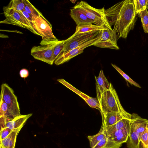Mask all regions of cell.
I'll return each mask as SVG.
<instances>
[{
  "mask_svg": "<svg viewBox=\"0 0 148 148\" xmlns=\"http://www.w3.org/2000/svg\"><path fill=\"white\" fill-rule=\"evenodd\" d=\"M133 0H125L118 2L105 10L109 25L116 34L118 38H125L134 28L136 20Z\"/></svg>",
  "mask_w": 148,
  "mask_h": 148,
  "instance_id": "cell-1",
  "label": "cell"
},
{
  "mask_svg": "<svg viewBox=\"0 0 148 148\" xmlns=\"http://www.w3.org/2000/svg\"><path fill=\"white\" fill-rule=\"evenodd\" d=\"M32 115V113H30L17 116L12 120L0 125L1 129L4 127H8L12 130L24 126L27 119Z\"/></svg>",
  "mask_w": 148,
  "mask_h": 148,
  "instance_id": "cell-15",
  "label": "cell"
},
{
  "mask_svg": "<svg viewBox=\"0 0 148 148\" xmlns=\"http://www.w3.org/2000/svg\"><path fill=\"white\" fill-rule=\"evenodd\" d=\"M79 96L81 97L91 107L95 108L100 111L99 103L97 98L91 97L82 92Z\"/></svg>",
  "mask_w": 148,
  "mask_h": 148,
  "instance_id": "cell-21",
  "label": "cell"
},
{
  "mask_svg": "<svg viewBox=\"0 0 148 148\" xmlns=\"http://www.w3.org/2000/svg\"><path fill=\"white\" fill-rule=\"evenodd\" d=\"M33 28L42 37L43 41L57 39L52 32L51 25L43 15L33 19Z\"/></svg>",
  "mask_w": 148,
  "mask_h": 148,
  "instance_id": "cell-8",
  "label": "cell"
},
{
  "mask_svg": "<svg viewBox=\"0 0 148 148\" xmlns=\"http://www.w3.org/2000/svg\"><path fill=\"white\" fill-rule=\"evenodd\" d=\"M106 28H107L91 24L81 26H76L75 33L78 34L94 31H100Z\"/></svg>",
  "mask_w": 148,
  "mask_h": 148,
  "instance_id": "cell-20",
  "label": "cell"
},
{
  "mask_svg": "<svg viewBox=\"0 0 148 148\" xmlns=\"http://www.w3.org/2000/svg\"><path fill=\"white\" fill-rule=\"evenodd\" d=\"M1 99L7 104L8 107V120H12L21 115L17 97L14 94L13 90L6 83L1 86Z\"/></svg>",
  "mask_w": 148,
  "mask_h": 148,
  "instance_id": "cell-4",
  "label": "cell"
},
{
  "mask_svg": "<svg viewBox=\"0 0 148 148\" xmlns=\"http://www.w3.org/2000/svg\"><path fill=\"white\" fill-rule=\"evenodd\" d=\"M140 143L142 148H148V124L141 136Z\"/></svg>",
  "mask_w": 148,
  "mask_h": 148,
  "instance_id": "cell-29",
  "label": "cell"
},
{
  "mask_svg": "<svg viewBox=\"0 0 148 148\" xmlns=\"http://www.w3.org/2000/svg\"><path fill=\"white\" fill-rule=\"evenodd\" d=\"M70 15L75 22L77 26H81L93 24L85 14L75 5L70 10Z\"/></svg>",
  "mask_w": 148,
  "mask_h": 148,
  "instance_id": "cell-12",
  "label": "cell"
},
{
  "mask_svg": "<svg viewBox=\"0 0 148 148\" xmlns=\"http://www.w3.org/2000/svg\"><path fill=\"white\" fill-rule=\"evenodd\" d=\"M12 130L8 127H4L0 130V140H3L6 137L11 133Z\"/></svg>",
  "mask_w": 148,
  "mask_h": 148,
  "instance_id": "cell-31",
  "label": "cell"
},
{
  "mask_svg": "<svg viewBox=\"0 0 148 148\" xmlns=\"http://www.w3.org/2000/svg\"><path fill=\"white\" fill-rule=\"evenodd\" d=\"M100 34L95 38L86 42L80 46L71 50L61 55L54 61V64L57 65L62 64L69 61L70 59L77 55L82 53L86 48L93 45L100 39Z\"/></svg>",
  "mask_w": 148,
  "mask_h": 148,
  "instance_id": "cell-9",
  "label": "cell"
},
{
  "mask_svg": "<svg viewBox=\"0 0 148 148\" xmlns=\"http://www.w3.org/2000/svg\"><path fill=\"white\" fill-rule=\"evenodd\" d=\"M57 80L79 95L81 92L62 79H58Z\"/></svg>",
  "mask_w": 148,
  "mask_h": 148,
  "instance_id": "cell-30",
  "label": "cell"
},
{
  "mask_svg": "<svg viewBox=\"0 0 148 148\" xmlns=\"http://www.w3.org/2000/svg\"><path fill=\"white\" fill-rule=\"evenodd\" d=\"M138 14L141 18L144 32L148 34V11L147 9L140 11Z\"/></svg>",
  "mask_w": 148,
  "mask_h": 148,
  "instance_id": "cell-24",
  "label": "cell"
},
{
  "mask_svg": "<svg viewBox=\"0 0 148 148\" xmlns=\"http://www.w3.org/2000/svg\"><path fill=\"white\" fill-rule=\"evenodd\" d=\"M96 81L97 98L99 101L102 93L110 88V84L105 77L103 71L101 70L98 77L95 76Z\"/></svg>",
  "mask_w": 148,
  "mask_h": 148,
  "instance_id": "cell-13",
  "label": "cell"
},
{
  "mask_svg": "<svg viewBox=\"0 0 148 148\" xmlns=\"http://www.w3.org/2000/svg\"><path fill=\"white\" fill-rule=\"evenodd\" d=\"M23 1L25 4L24 10L32 16L33 19L42 15L28 0H23Z\"/></svg>",
  "mask_w": 148,
  "mask_h": 148,
  "instance_id": "cell-19",
  "label": "cell"
},
{
  "mask_svg": "<svg viewBox=\"0 0 148 148\" xmlns=\"http://www.w3.org/2000/svg\"><path fill=\"white\" fill-rule=\"evenodd\" d=\"M0 117L8 118V107L7 104L3 100L0 99Z\"/></svg>",
  "mask_w": 148,
  "mask_h": 148,
  "instance_id": "cell-28",
  "label": "cell"
},
{
  "mask_svg": "<svg viewBox=\"0 0 148 148\" xmlns=\"http://www.w3.org/2000/svg\"><path fill=\"white\" fill-rule=\"evenodd\" d=\"M126 143L128 148H141L139 135L134 130L131 124L130 133Z\"/></svg>",
  "mask_w": 148,
  "mask_h": 148,
  "instance_id": "cell-18",
  "label": "cell"
},
{
  "mask_svg": "<svg viewBox=\"0 0 148 148\" xmlns=\"http://www.w3.org/2000/svg\"><path fill=\"white\" fill-rule=\"evenodd\" d=\"M57 39L51 41L41 40L40 45L32 47L31 54L35 59L52 65L54 63L53 49L55 42Z\"/></svg>",
  "mask_w": 148,
  "mask_h": 148,
  "instance_id": "cell-5",
  "label": "cell"
},
{
  "mask_svg": "<svg viewBox=\"0 0 148 148\" xmlns=\"http://www.w3.org/2000/svg\"><path fill=\"white\" fill-rule=\"evenodd\" d=\"M75 6L78 8L93 24L112 29L106 19L104 7L99 9L95 8L90 5L86 2L82 1L77 3Z\"/></svg>",
  "mask_w": 148,
  "mask_h": 148,
  "instance_id": "cell-3",
  "label": "cell"
},
{
  "mask_svg": "<svg viewBox=\"0 0 148 148\" xmlns=\"http://www.w3.org/2000/svg\"><path fill=\"white\" fill-rule=\"evenodd\" d=\"M70 1L73 3H75V2L77 1L76 0H70Z\"/></svg>",
  "mask_w": 148,
  "mask_h": 148,
  "instance_id": "cell-34",
  "label": "cell"
},
{
  "mask_svg": "<svg viewBox=\"0 0 148 148\" xmlns=\"http://www.w3.org/2000/svg\"><path fill=\"white\" fill-rule=\"evenodd\" d=\"M0 148H3L0 145Z\"/></svg>",
  "mask_w": 148,
  "mask_h": 148,
  "instance_id": "cell-35",
  "label": "cell"
},
{
  "mask_svg": "<svg viewBox=\"0 0 148 148\" xmlns=\"http://www.w3.org/2000/svg\"><path fill=\"white\" fill-rule=\"evenodd\" d=\"M5 18L1 23L12 24L26 29L34 34L39 35L32 27L28 21L21 11L3 8Z\"/></svg>",
  "mask_w": 148,
  "mask_h": 148,
  "instance_id": "cell-6",
  "label": "cell"
},
{
  "mask_svg": "<svg viewBox=\"0 0 148 148\" xmlns=\"http://www.w3.org/2000/svg\"><path fill=\"white\" fill-rule=\"evenodd\" d=\"M106 137L107 136L102 131H99L98 133L95 135L87 136L91 148L93 147L99 142Z\"/></svg>",
  "mask_w": 148,
  "mask_h": 148,
  "instance_id": "cell-22",
  "label": "cell"
},
{
  "mask_svg": "<svg viewBox=\"0 0 148 148\" xmlns=\"http://www.w3.org/2000/svg\"><path fill=\"white\" fill-rule=\"evenodd\" d=\"M118 38L112 29L106 28L101 31L100 40L93 45L97 47L118 50Z\"/></svg>",
  "mask_w": 148,
  "mask_h": 148,
  "instance_id": "cell-10",
  "label": "cell"
},
{
  "mask_svg": "<svg viewBox=\"0 0 148 148\" xmlns=\"http://www.w3.org/2000/svg\"><path fill=\"white\" fill-rule=\"evenodd\" d=\"M131 124L134 130L138 134L140 138L148 124V120L142 118L135 113L131 114Z\"/></svg>",
  "mask_w": 148,
  "mask_h": 148,
  "instance_id": "cell-14",
  "label": "cell"
},
{
  "mask_svg": "<svg viewBox=\"0 0 148 148\" xmlns=\"http://www.w3.org/2000/svg\"><path fill=\"white\" fill-rule=\"evenodd\" d=\"M109 90L102 94L99 101L100 106V112L101 116L107 113L116 112L127 114L122 106L117 92L111 83Z\"/></svg>",
  "mask_w": 148,
  "mask_h": 148,
  "instance_id": "cell-2",
  "label": "cell"
},
{
  "mask_svg": "<svg viewBox=\"0 0 148 148\" xmlns=\"http://www.w3.org/2000/svg\"><path fill=\"white\" fill-rule=\"evenodd\" d=\"M133 2L137 14L140 11L148 8V0H133Z\"/></svg>",
  "mask_w": 148,
  "mask_h": 148,
  "instance_id": "cell-26",
  "label": "cell"
},
{
  "mask_svg": "<svg viewBox=\"0 0 148 148\" xmlns=\"http://www.w3.org/2000/svg\"><path fill=\"white\" fill-rule=\"evenodd\" d=\"M64 40L56 41L55 42L53 49L54 61L61 53L64 47Z\"/></svg>",
  "mask_w": 148,
  "mask_h": 148,
  "instance_id": "cell-25",
  "label": "cell"
},
{
  "mask_svg": "<svg viewBox=\"0 0 148 148\" xmlns=\"http://www.w3.org/2000/svg\"><path fill=\"white\" fill-rule=\"evenodd\" d=\"M131 121V119L124 118L112 125L101 127L99 131L103 132L106 135L113 131L122 129L130 125Z\"/></svg>",
  "mask_w": 148,
  "mask_h": 148,
  "instance_id": "cell-16",
  "label": "cell"
},
{
  "mask_svg": "<svg viewBox=\"0 0 148 148\" xmlns=\"http://www.w3.org/2000/svg\"><path fill=\"white\" fill-rule=\"evenodd\" d=\"M23 126L12 130L6 137L0 140V145L3 148H14L17 136Z\"/></svg>",
  "mask_w": 148,
  "mask_h": 148,
  "instance_id": "cell-17",
  "label": "cell"
},
{
  "mask_svg": "<svg viewBox=\"0 0 148 148\" xmlns=\"http://www.w3.org/2000/svg\"><path fill=\"white\" fill-rule=\"evenodd\" d=\"M112 66L115 68L117 71L124 77L125 79L129 82L131 84L134 85L136 87L141 88L140 85L132 79L122 71L119 67L116 65L111 64Z\"/></svg>",
  "mask_w": 148,
  "mask_h": 148,
  "instance_id": "cell-27",
  "label": "cell"
},
{
  "mask_svg": "<svg viewBox=\"0 0 148 148\" xmlns=\"http://www.w3.org/2000/svg\"><path fill=\"white\" fill-rule=\"evenodd\" d=\"M101 31H94L78 34L74 33L68 38L64 40L63 49L61 53L57 58L62 54L86 42L95 38L100 34Z\"/></svg>",
  "mask_w": 148,
  "mask_h": 148,
  "instance_id": "cell-7",
  "label": "cell"
},
{
  "mask_svg": "<svg viewBox=\"0 0 148 148\" xmlns=\"http://www.w3.org/2000/svg\"><path fill=\"white\" fill-rule=\"evenodd\" d=\"M19 74L21 77L25 78L28 76L29 72L27 69H23L20 71Z\"/></svg>",
  "mask_w": 148,
  "mask_h": 148,
  "instance_id": "cell-33",
  "label": "cell"
},
{
  "mask_svg": "<svg viewBox=\"0 0 148 148\" xmlns=\"http://www.w3.org/2000/svg\"><path fill=\"white\" fill-rule=\"evenodd\" d=\"M108 138H105L99 142L92 148H105L106 145Z\"/></svg>",
  "mask_w": 148,
  "mask_h": 148,
  "instance_id": "cell-32",
  "label": "cell"
},
{
  "mask_svg": "<svg viewBox=\"0 0 148 148\" xmlns=\"http://www.w3.org/2000/svg\"><path fill=\"white\" fill-rule=\"evenodd\" d=\"M131 114L119 112H111L102 116V124L101 127L111 126L124 118L131 119Z\"/></svg>",
  "mask_w": 148,
  "mask_h": 148,
  "instance_id": "cell-11",
  "label": "cell"
},
{
  "mask_svg": "<svg viewBox=\"0 0 148 148\" xmlns=\"http://www.w3.org/2000/svg\"><path fill=\"white\" fill-rule=\"evenodd\" d=\"M25 7L23 0H12L10 1L7 6L3 8L21 11L24 10Z\"/></svg>",
  "mask_w": 148,
  "mask_h": 148,
  "instance_id": "cell-23",
  "label": "cell"
}]
</instances>
